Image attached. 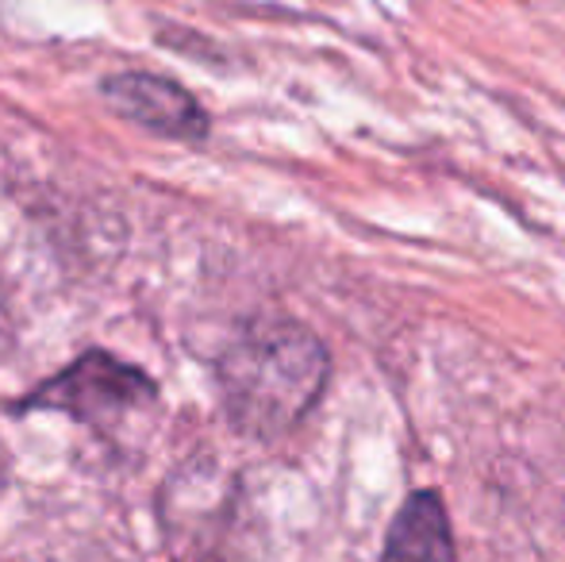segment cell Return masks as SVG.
I'll return each instance as SVG.
<instances>
[{
	"label": "cell",
	"instance_id": "6da1fadb",
	"mask_svg": "<svg viewBox=\"0 0 565 562\" xmlns=\"http://www.w3.org/2000/svg\"><path fill=\"white\" fill-rule=\"evenodd\" d=\"M331 354L297 320H262L220 354L216 382L231 427L246 439H281L320 405Z\"/></svg>",
	"mask_w": 565,
	"mask_h": 562
},
{
	"label": "cell",
	"instance_id": "7a4b0ae2",
	"mask_svg": "<svg viewBox=\"0 0 565 562\" xmlns=\"http://www.w3.org/2000/svg\"><path fill=\"white\" fill-rule=\"evenodd\" d=\"M154 382L142 370L127 367V362H119L105 351H89L70 370H62L58 378L39 385L20 409H28V413H39V409L66 413L74 421L113 435L135 413L154 405Z\"/></svg>",
	"mask_w": 565,
	"mask_h": 562
},
{
	"label": "cell",
	"instance_id": "3957f363",
	"mask_svg": "<svg viewBox=\"0 0 565 562\" xmlns=\"http://www.w3.org/2000/svg\"><path fill=\"white\" fill-rule=\"evenodd\" d=\"M100 93L124 120L139 124L142 131H150L158 139L201 142L209 136V113L201 108V100L189 89H181L178 82H170V77L127 70V74L105 77Z\"/></svg>",
	"mask_w": 565,
	"mask_h": 562
},
{
	"label": "cell",
	"instance_id": "277c9868",
	"mask_svg": "<svg viewBox=\"0 0 565 562\" xmlns=\"http://www.w3.org/2000/svg\"><path fill=\"white\" fill-rule=\"evenodd\" d=\"M381 562H454L450 512L435 489H419L388 524Z\"/></svg>",
	"mask_w": 565,
	"mask_h": 562
}]
</instances>
